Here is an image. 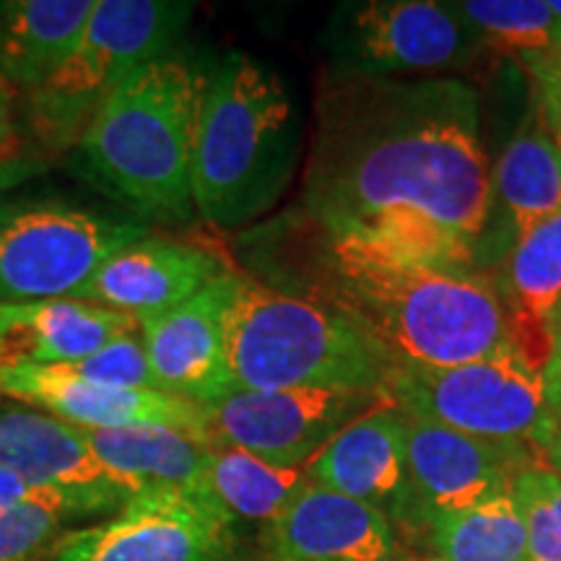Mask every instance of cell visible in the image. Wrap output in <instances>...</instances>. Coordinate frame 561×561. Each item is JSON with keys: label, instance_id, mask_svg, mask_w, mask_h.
I'll return each mask as SVG.
<instances>
[{"label": "cell", "instance_id": "6", "mask_svg": "<svg viewBox=\"0 0 561 561\" xmlns=\"http://www.w3.org/2000/svg\"><path fill=\"white\" fill-rule=\"evenodd\" d=\"M191 13V3L170 0H94L81 39L30 94V123L42 144L53 151L79 144L112 91L172 53Z\"/></svg>", "mask_w": 561, "mask_h": 561}, {"label": "cell", "instance_id": "4", "mask_svg": "<svg viewBox=\"0 0 561 561\" xmlns=\"http://www.w3.org/2000/svg\"><path fill=\"white\" fill-rule=\"evenodd\" d=\"M301 121L278 73L229 53L203 89L193 151V206L219 229L263 219L289 191Z\"/></svg>", "mask_w": 561, "mask_h": 561}, {"label": "cell", "instance_id": "38", "mask_svg": "<svg viewBox=\"0 0 561 561\" xmlns=\"http://www.w3.org/2000/svg\"><path fill=\"white\" fill-rule=\"evenodd\" d=\"M546 3H549V9H551L553 16L561 21V0H546Z\"/></svg>", "mask_w": 561, "mask_h": 561}, {"label": "cell", "instance_id": "5", "mask_svg": "<svg viewBox=\"0 0 561 561\" xmlns=\"http://www.w3.org/2000/svg\"><path fill=\"white\" fill-rule=\"evenodd\" d=\"M224 356L234 390L388 392L398 371L346 314L244 273L224 322Z\"/></svg>", "mask_w": 561, "mask_h": 561}, {"label": "cell", "instance_id": "13", "mask_svg": "<svg viewBox=\"0 0 561 561\" xmlns=\"http://www.w3.org/2000/svg\"><path fill=\"white\" fill-rule=\"evenodd\" d=\"M403 536L377 507L320 486H305L276 520L255 533L252 561H401Z\"/></svg>", "mask_w": 561, "mask_h": 561}, {"label": "cell", "instance_id": "40", "mask_svg": "<svg viewBox=\"0 0 561 561\" xmlns=\"http://www.w3.org/2000/svg\"><path fill=\"white\" fill-rule=\"evenodd\" d=\"M430 561H439V559H430Z\"/></svg>", "mask_w": 561, "mask_h": 561}, {"label": "cell", "instance_id": "3", "mask_svg": "<svg viewBox=\"0 0 561 561\" xmlns=\"http://www.w3.org/2000/svg\"><path fill=\"white\" fill-rule=\"evenodd\" d=\"M208 76L185 55L140 66L102 104L79 140L91 180L138 219L187 224L195 130Z\"/></svg>", "mask_w": 561, "mask_h": 561}, {"label": "cell", "instance_id": "29", "mask_svg": "<svg viewBox=\"0 0 561 561\" xmlns=\"http://www.w3.org/2000/svg\"><path fill=\"white\" fill-rule=\"evenodd\" d=\"M70 371L79 380H87L91 385H102V388L115 390H159L157 375H153L149 354H146L144 335H140V325L133 331H125L115 335L107 346H102L87 359L66 364L60 367Z\"/></svg>", "mask_w": 561, "mask_h": 561}, {"label": "cell", "instance_id": "25", "mask_svg": "<svg viewBox=\"0 0 561 561\" xmlns=\"http://www.w3.org/2000/svg\"><path fill=\"white\" fill-rule=\"evenodd\" d=\"M305 481L307 468L271 466L237 447H214L208 458V502L237 536L244 525L261 530L276 520Z\"/></svg>", "mask_w": 561, "mask_h": 561}, {"label": "cell", "instance_id": "17", "mask_svg": "<svg viewBox=\"0 0 561 561\" xmlns=\"http://www.w3.org/2000/svg\"><path fill=\"white\" fill-rule=\"evenodd\" d=\"M561 210V151L530 104L491 174L489 214L476 240V271L491 273L525 231Z\"/></svg>", "mask_w": 561, "mask_h": 561}, {"label": "cell", "instance_id": "33", "mask_svg": "<svg viewBox=\"0 0 561 561\" xmlns=\"http://www.w3.org/2000/svg\"><path fill=\"white\" fill-rule=\"evenodd\" d=\"M21 151V136L16 130V110H13V89L0 81V164L13 161Z\"/></svg>", "mask_w": 561, "mask_h": 561}, {"label": "cell", "instance_id": "21", "mask_svg": "<svg viewBox=\"0 0 561 561\" xmlns=\"http://www.w3.org/2000/svg\"><path fill=\"white\" fill-rule=\"evenodd\" d=\"M81 432L102 466L133 494L174 491V494L191 496L210 515H216L206 489L208 458L214 445L201 434L170 424H130L117 426V430Z\"/></svg>", "mask_w": 561, "mask_h": 561}, {"label": "cell", "instance_id": "24", "mask_svg": "<svg viewBox=\"0 0 561 561\" xmlns=\"http://www.w3.org/2000/svg\"><path fill=\"white\" fill-rule=\"evenodd\" d=\"M312 224L325 231L331 240L359 252L369 261L403 265V268L476 271L473 242L458 231L432 221L430 216L419 214V210L392 208L362 224H348V227Z\"/></svg>", "mask_w": 561, "mask_h": 561}, {"label": "cell", "instance_id": "22", "mask_svg": "<svg viewBox=\"0 0 561 561\" xmlns=\"http://www.w3.org/2000/svg\"><path fill=\"white\" fill-rule=\"evenodd\" d=\"M486 276L510 312L515 341L543 367L551 348L546 320L561 297V210L525 231Z\"/></svg>", "mask_w": 561, "mask_h": 561}, {"label": "cell", "instance_id": "35", "mask_svg": "<svg viewBox=\"0 0 561 561\" xmlns=\"http://www.w3.org/2000/svg\"><path fill=\"white\" fill-rule=\"evenodd\" d=\"M546 335H549V354L551 351H559L561 354V297L557 299V305H553V310L549 314V320H546Z\"/></svg>", "mask_w": 561, "mask_h": 561}, {"label": "cell", "instance_id": "23", "mask_svg": "<svg viewBox=\"0 0 561 561\" xmlns=\"http://www.w3.org/2000/svg\"><path fill=\"white\" fill-rule=\"evenodd\" d=\"M94 0H0V81L37 91L68 58Z\"/></svg>", "mask_w": 561, "mask_h": 561}, {"label": "cell", "instance_id": "32", "mask_svg": "<svg viewBox=\"0 0 561 561\" xmlns=\"http://www.w3.org/2000/svg\"><path fill=\"white\" fill-rule=\"evenodd\" d=\"M533 83H536V91H533V104H536L538 112H541L546 128H549L553 144L561 151V83L551 79L546 70H528Z\"/></svg>", "mask_w": 561, "mask_h": 561}, {"label": "cell", "instance_id": "10", "mask_svg": "<svg viewBox=\"0 0 561 561\" xmlns=\"http://www.w3.org/2000/svg\"><path fill=\"white\" fill-rule=\"evenodd\" d=\"M385 401V392L371 390H234L203 405V416L214 447H237L278 468H307Z\"/></svg>", "mask_w": 561, "mask_h": 561}, {"label": "cell", "instance_id": "7", "mask_svg": "<svg viewBox=\"0 0 561 561\" xmlns=\"http://www.w3.org/2000/svg\"><path fill=\"white\" fill-rule=\"evenodd\" d=\"M385 396L411 416L471 437L541 453L557 437L546 409L543 367L517 341L458 367L398 369Z\"/></svg>", "mask_w": 561, "mask_h": 561}, {"label": "cell", "instance_id": "26", "mask_svg": "<svg viewBox=\"0 0 561 561\" xmlns=\"http://www.w3.org/2000/svg\"><path fill=\"white\" fill-rule=\"evenodd\" d=\"M424 536L439 561H528L525 523L512 494L432 515Z\"/></svg>", "mask_w": 561, "mask_h": 561}, {"label": "cell", "instance_id": "31", "mask_svg": "<svg viewBox=\"0 0 561 561\" xmlns=\"http://www.w3.org/2000/svg\"><path fill=\"white\" fill-rule=\"evenodd\" d=\"M32 502L62 504V507H68L76 517H81L79 512H76L73 504H70L62 494H58V491L32 486L30 481H24L21 476H16L13 471H9V468L0 466V510L16 507V504H32Z\"/></svg>", "mask_w": 561, "mask_h": 561}, {"label": "cell", "instance_id": "9", "mask_svg": "<svg viewBox=\"0 0 561 561\" xmlns=\"http://www.w3.org/2000/svg\"><path fill=\"white\" fill-rule=\"evenodd\" d=\"M335 79H434L468 66L481 39L439 0H364L343 3L325 32Z\"/></svg>", "mask_w": 561, "mask_h": 561}, {"label": "cell", "instance_id": "19", "mask_svg": "<svg viewBox=\"0 0 561 561\" xmlns=\"http://www.w3.org/2000/svg\"><path fill=\"white\" fill-rule=\"evenodd\" d=\"M229 268L214 250L149 234L115 252L73 299L140 320L182 305Z\"/></svg>", "mask_w": 561, "mask_h": 561}, {"label": "cell", "instance_id": "1", "mask_svg": "<svg viewBox=\"0 0 561 561\" xmlns=\"http://www.w3.org/2000/svg\"><path fill=\"white\" fill-rule=\"evenodd\" d=\"M301 208L322 227H348L392 208L430 216L479 240L491 170L479 91L450 76L335 79L314 107Z\"/></svg>", "mask_w": 561, "mask_h": 561}, {"label": "cell", "instance_id": "27", "mask_svg": "<svg viewBox=\"0 0 561 561\" xmlns=\"http://www.w3.org/2000/svg\"><path fill=\"white\" fill-rule=\"evenodd\" d=\"M453 9L481 39L483 50L494 47L530 62L561 53V21L546 0H450Z\"/></svg>", "mask_w": 561, "mask_h": 561}, {"label": "cell", "instance_id": "30", "mask_svg": "<svg viewBox=\"0 0 561 561\" xmlns=\"http://www.w3.org/2000/svg\"><path fill=\"white\" fill-rule=\"evenodd\" d=\"M73 512L55 502L0 510V561H34L66 533Z\"/></svg>", "mask_w": 561, "mask_h": 561}, {"label": "cell", "instance_id": "39", "mask_svg": "<svg viewBox=\"0 0 561 561\" xmlns=\"http://www.w3.org/2000/svg\"><path fill=\"white\" fill-rule=\"evenodd\" d=\"M237 561H252V559H244V557H240V559H237Z\"/></svg>", "mask_w": 561, "mask_h": 561}, {"label": "cell", "instance_id": "37", "mask_svg": "<svg viewBox=\"0 0 561 561\" xmlns=\"http://www.w3.org/2000/svg\"><path fill=\"white\" fill-rule=\"evenodd\" d=\"M525 68H528V70H546V73H549L551 79H557L561 83V53L553 55V58L530 62V66H525Z\"/></svg>", "mask_w": 561, "mask_h": 561}, {"label": "cell", "instance_id": "34", "mask_svg": "<svg viewBox=\"0 0 561 561\" xmlns=\"http://www.w3.org/2000/svg\"><path fill=\"white\" fill-rule=\"evenodd\" d=\"M543 390H546V409L553 424L557 437L561 434V354L551 351L543 364Z\"/></svg>", "mask_w": 561, "mask_h": 561}, {"label": "cell", "instance_id": "18", "mask_svg": "<svg viewBox=\"0 0 561 561\" xmlns=\"http://www.w3.org/2000/svg\"><path fill=\"white\" fill-rule=\"evenodd\" d=\"M0 396L39 405L79 430L170 424L208 439L203 405L159 390H115L79 380L60 367L0 369ZM210 442V439H208Z\"/></svg>", "mask_w": 561, "mask_h": 561}, {"label": "cell", "instance_id": "36", "mask_svg": "<svg viewBox=\"0 0 561 561\" xmlns=\"http://www.w3.org/2000/svg\"><path fill=\"white\" fill-rule=\"evenodd\" d=\"M541 458H543L546 466H549L551 471L557 473L559 479H561V434H559V437H553V439L549 442V447H546Z\"/></svg>", "mask_w": 561, "mask_h": 561}, {"label": "cell", "instance_id": "20", "mask_svg": "<svg viewBox=\"0 0 561 561\" xmlns=\"http://www.w3.org/2000/svg\"><path fill=\"white\" fill-rule=\"evenodd\" d=\"M138 318L91 301L55 299L30 305H0V369L66 367L125 331Z\"/></svg>", "mask_w": 561, "mask_h": 561}, {"label": "cell", "instance_id": "12", "mask_svg": "<svg viewBox=\"0 0 561 561\" xmlns=\"http://www.w3.org/2000/svg\"><path fill=\"white\" fill-rule=\"evenodd\" d=\"M403 424L405 466L424 520L510 494L515 476L543 460L536 447L471 437L405 411Z\"/></svg>", "mask_w": 561, "mask_h": 561}, {"label": "cell", "instance_id": "28", "mask_svg": "<svg viewBox=\"0 0 561 561\" xmlns=\"http://www.w3.org/2000/svg\"><path fill=\"white\" fill-rule=\"evenodd\" d=\"M528 538V561H561V479L543 460L515 476L510 489Z\"/></svg>", "mask_w": 561, "mask_h": 561}, {"label": "cell", "instance_id": "11", "mask_svg": "<svg viewBox=\"0 0 561 561\" xmlns=\"http://www.w3.org/2000/svg\"><path fill=\"white\" fill-rule=\"evenodd\" d=\"M240 536L174 491H140L107 520L66 530L34 561H237Z\"/></svg>", "mask_w": 561, "mask_h": 561}, {"label": "cell", "instance_id": "8", "mask_svg": "<svg viewBox=\"0 0 561 561\" xmlns=\"http://www.w3.org/2000/svg\"><path fill=\"white\" fill-rule=\"evenodd\" d=\"M149 234L146 224L66 201H0V305L73 299L115 252Z\"/></svg>", "mask_w": 561, "mask_h": 561}, {"label": "cell", "instance_id": "16", "mask_svg": "<svg viewBox=\"0 0 561 561\" xmlns=\"http://www.w3.org/2000/svg\"><path fill=\"white\" fill-rule=\"evenodd\" d=\"M0 466L58 491L81 517L121 512L136 496L102 466L79 426L42 411L0 413Z\"/></svg>", "mask_w": 561, "mask_h": 561}, {"label": "cell", "instance_id": "15", "mask_svg": "<svg viewBox=\"0 0 561 561\" xmlns=\"http://www.w3.org/2000/svg\"><path fill=\"white\" fill-rule=\"evenodd\" d=\"M240 278V271L229 268L182 305L138 320L161 392L198 405L234 392L224 356V322Z\"/></svg>", "mask_w": 561, "mask_h": 561}, {"label": "cell", "instance_id": "2", "mask_svg": "<svg viewBox=\"0 0 561 561\" xmlns=\"http://www.w3.org/2000/svg\"><path fill=\"white\" fill-rule=\"evenodd\" d=\"M289 273L297 297L333 307L396 359L398 369L458 367L515 343L510 312L489 276L385 265L331 240L301 216Z\"/></svg>", "mask_w": 561, "mask_h": 561}, {"label": "cell", "instance_id": "14", "mask_svg": "<svg viewBox=\"0 0 561 561\" xmlns=\"http://www.w3.org/2000/svg\"><path fill=\"white\" fill-rule=\"evenodd\" d=\"M307 476L320 486L385 512L401 536H424V510L405 466L403 411L390 398L333 437L307 466Z\"/></svg>", "mask_w": 561, "mask_h": 561}]
</instances>
